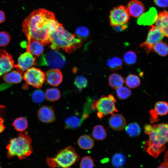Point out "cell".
I'll list each match as a JSON object with an SVG mask.
<instances>
[{
	"mask_svg": "<svg viewBox=\"0 0 168 168\" xmlns=\"http://www.w3.org/2000/svg\"><path fill=\"white\" fill-rule=\"evenodd\" d=\"M150 27L146 40L141 44L140 46L147 51H152L153 46L161 41L164 35L160 29L156 26L151 25Z\"/></svg>",
	"mask_w": 168,
	"mask_h": 168,
	"instance_id": "cell-10",
	"label": "cell"
},
{
	"mask_svg": "<svg viewBox=\"0 0 168 168\" xmlns=\"http://www.w3.org/2000/svg\"><path fill=\"white\" fill-rule=\"evenodd\" d=\"M152 128V125L149 124L146 125L144 128L145 133L149 135L151 131Z\"/></svg>",
	"mask_w": 168,
	"mask_h": 168,
	"instance_id": "cell-42",
	"label": "cell"
},
{
	"mask_svg": "<svg viewBox=\"0 0 168 168\" xmlns=\"http://www.w3.org/2000/svg\"><path fill=\"white\" fill-rule=\"evenodd\" d=\"M21 45L22 47L26 48L27 45V42L26 41L23 42L21 43Z\"/></svg>",
	"mask_w": 168,
	"mask_h": 168,
	"instance_id": "cell-47",
	"label": "cell"
},
{
	"mask_svg": "<svg viewBox=\"0 0 168 168\" xmlns=\"http://www.w3.org/2000/svg\"><path fill=\"white\" fill-rule=\"evenodd\" d=\"M36 64V58L27 51L20 55L17 64L15 65L14 68L22 73Z\"/></svg>",
	"mask_w": 168,
	"mask_h": 168,
	"instance_id": "cell-11",
	"label": "cell"
},
{
	"mask_svg": "<svg viewBox=\"0 0 168 168\" xmlns=\"http://www.w3.org/2000/svg\"><path fill=\"white\" fill-rule=\"evenodd\" d=\"M77 143L79 147L84 150L91 149L94 144L93 139L86 135L81 136L78 139Z\"/></svg>",
	"mask_w": 168,
	"mask_h": 168,
	"instance_id": "cell-22",
	"label": "cell"
},
{
	"mask_svg": "<svg viewBox=\"0 0 168 168\" xmlns=\"http://www.w3.org/2000/svg\"><path fill=\"white\" fill-rule=\"evenodd\" d=\"M22 73L17 70L10 71L4 74L3 77L4 81L9 84L18 83L22 79Z\"/></svg>",
	"mask_w": 168,
	"mask_h": 168,
	"instance_id": "cell-21",
	"label": "cell"
},
{
	"mask_svg": "<svg viewBox=\"0 0 168 168\" xmlns=\"http://www.w3.org/2000/svg\"><path fill=\"white\" fill-rule=\"evenodd\" d=\"M110 126L115 131L123 130L125 127L126 121L125 118L119 114L112 115L109 120Z\"/></svg>",
	"mask_w": 168,
	"mask_h": 168,
	"instance_id": "cell-18",
	"label": "cell"
},
{
	"mask_svg": "<svg viewBox=\"0 0 168 168\" xmlns=\"http://www.w3.org/2000/svg\"><path fill=\"white\" fill-rule=\"evenodd\" d=\"M125 83L129 88H134L139 85L140 80L138 76L135 75L130 74L127 77Z\"/></svg>",
	"mask_w": 168,
	"mask_h": 168,
	"instance_id": "cell-32",
	"label": "cell"
},
{
	"mask_svg": "<svg viewBox=\"0 0 168 168\" xmlns=\"http://www.w3.org/2000/svg\"><path fill=\"white\" fill-rule=\"evenodd\" d=\"M127 9L129 15L134 18L139 17L145 10L143 4L138 0L130 1L127 5Z\"/></svg>",
	"mask_w": 168,
	"mask_h": 168,
	"instance_id": "cell-13",
	"label": "cell"
},
{
	"mask_svg": "<svg viewBox=\"0 0 168 168\" xmlns=\"http://www.w3.org/2000/svg\"><path fill=\"white\" fill-rule=\"evenodd\" d=\"M44 45L40 42L31 39L27 40V45L26 49L27 51L33 55L39 56L44 51Z\"/></svg>",
	"mask_w": 168,
	"mask_h": 168,
	"instance_id": "cell-19",
	"label": "cell"
},
{
	"mask_svg": "<svg viewBox=\"0 0 168 168\" xmlns=\"http://www.w3.org/2000/svg\"><path fill=\"white\" fill-rule=\"evenodd\" d=\"M94 161L92 158L89 156L84 157L82 159L80 168H93Z\"/></svg>",
	"mask_w": 168,
	"mask_h": 168,
	"instance_id": "cell-37",
	"label": "cell"
},
{
	"mask_svg": "<svg viewBox=\"0 0 168 168\" xmlns=\"http://www.w3.org/2000/svg\"><path fill=\"white\" fill-rule=\"evenodd\" d=\"M153 51L161 56H165L168 54V45L165 42L161 41L153 46Z\"/></svg>",
	"mask_w": 168,
	"mask_h": 168,
	"instance_id": "cell-29",
	"label": "cell"
},
{
	"mask_svg": "<svg viewBox=\"0 0 168 168\" xmlns=\"http://www.w3.org/2000/svg\"><path fill=\"white\" fill-rule=\"evenodd\" d=\"M76 33L77 37L80 39H84L88 36L89 31L87 27L81 26L77 28L76 30Z\"/></svg>",
	"mask_w": 168,
	"mask_h": 168,
	"instance_id": "cell-38",
	"label": "cell"
},
{
	"mask_svg": "<svg viewBox=\"0 0 168 168\" xmlns=\"http://www.w3.org/2000/svg\"><path fill=\"white\" fill-rule=\"evenodd\" d=\"M1 106L0 105V108H1L2 106L1 107ZM1 118L0 117V119Z\"/></svg>",
	"mask_w": 168,
	"mask_h": 168,
	"instance_id": "cell-48",
	"label": "cell"
},
{
	"mask_svg": "<svg viewBox=\"0 0 168 168\" xmlns=\"http://www.w3.org/2000/svg\"><path fill=\"white\" fill-rule=\"evenodd\" d=\"M152 127L149 138L144 142L143 147L149 154L157 158L165 150L168 142V124H153Z\"/></svg>",
	"mask_w": 168,
	"mask_h": 168,
	"instance_id": "cell-2",
	"label": "cell"
},
{
	"mask_svg": "<svg viewBox=\"0 0 168 168\" xmlns=\"http://www.w3.org/2000/svg\"><path fill=\"white\" fill-rule=\"evenodd\" d=\"M11 37L7 32H0V46H4L7 45L10 40Z\"/></svg>",
	"mask_w": 168,
	"mask_h": 168,
	"instance_id": "cell-39",
	"label": "cell"
},
{
	"mask_svg": "<svg viewBox=\"0 0 168 168\" xmlns=\"http://www.w3.org/2000/svg\"><path fill=\"white\" fill-rule=\"evenodd\" d=\"M0 168H2V167H1L0 166Z\"/></svg>",
	"mask_w": 168,
	"mask_h": 168,
	"instance_id": "cell-49",
	"label": "cell"
},
{
	"mask_svg": "<svg viewBox=\"0 0 168 168\" xmlns=\"http://www.w3.org/2000/svg\"><path fill=\"white\" fill-rule=\"evenodd\" d=\"M82 120L76 116H72L67 118L65 120L67 128L74 129L79 127Z\"/></svg>",
	"mask_w": 168,
	"mask_h": 168,
	"instance_id": "cell-28",
	"label": "cell"
},
{
	"mask_svg": "<svg viewBox=\"0 0 168 168\" xmlns=\"http://www.w3.org/2000/svg\"><path fill=\"white\" fill-rule=\"evenodd\" d=\"M108 81L110 86L115 89L122 86L124 82L122 77L117 73H113L110 75L109 77Z\"/></svg>",
	"mask_w": 168,
	"mask_h": 168,
	"instance_id": "cell-23",
	"label": "cell"
},
{
	"mask_svg": "<svg viewBox=\"0 0 168 168\" xmlns=\"http://www.w3.org/2000/svg\"><path fill=\"white\" fill-rule=\"evenodd\" d=\"M49 40L52 49H61L69 53L80 47L82 42L81 39L76 38L74 34L68 32L62 25L50 34Z\"/></svg>",
	"mask_w": 168,
	"mask_h": 168,
	"instance_id": "cell-3",
	"label": "cell"
},
{
	"mask_svg": "<svg viewBox=\"0 0 168 168\" xmlns=\"http://www.w3.org/2000/svg\"><path fill=\"white\" fill-rule=\"evenodd\" d=\"M4 120L2 118L0 119V133L2 132L5 129V126L3 124Z\"/></svg>",
	"mask_w": 168,
	"mask_h": 168,
	"instance_id": "cell-44",
	"label": "cell"
},
{
	"mask_svg": "<svg viewBox=\"0 0 168 168\" xmlns=\"http://www.w3.org/2000/svg\"><path fill=\"white\" fill-rule=\"evenodd\" d=\"M12 126L17 131L23 132L27 128L28 122L26 118L20 117L16 118L14 120Z\"/></svg>",
	"mask_w": 168,
	"mask_h": 168,
	"instance_id": "cell-25",
	"label": "cell"
},
{
	"mask_svg": "<svg viewBox=\"0 0 168 168\" xmlns=\"http://www.w3.org/2000/svg\"><path fill=\"white\" fill-rule=\"evenodd\" d=\"M116 102V99L112 94L108 96L103 95L93 102L92 107L97 110L98 117L101 119L104 116L109 114L113 115L118 111L115 107Z\"/></svg>",
	"mask_w": 168,
	"mask_h": 168,
	"instance_id": "cell-6",
	"label": "cell"
},
{
	"mask_svg": "<svg viewBox=\"0 0 168 168\" xmlns=\"http://www.w3.org/2000/svg\"><path fill=\"white\" fill-rule=\"evenodd\" d=\"M157 168H168V165L166 162L164 161Z\"/></svg>",
	"mask_w": 168,
	"mask_h": 168,
	"instance_id": "cell-45",
	"label": "cell"
},
{
	"mask_svg": "<svg viewBox=\"0 0 168 168\" xmlns=\"http://www.w3.org/2000/svg\"><path fill=\"white\" fill-rule=\"evenodd\" d=\"M125 130L127 134L131 137H137L140 135L141 132L139 126L136 122L128 124L125 127Z\"/></svg>",
	"mask_w": 168,
	"mask_h": 168,
	"instance_id": "cell-26",
	"label": "cell"
},
{
	"mask_svg": "<svg viewBox=\"0 0 168 168\" xmlns=\"http://www.w3.org/2000/svg\"><path fill=\"white\" fill-rule=\"evenodd\" d=\"M154 3L161 7H168V0H154Z\"/></svg>",
	"mask_w": 168,
	"mask_h": 168,
	"instance_id": "cell-40",
	"label": "cell"
},
{
	"mask_svg": "<svg viewBox=\"0 0 168 168\" xmlns=\"http://www.w3.org/2000/svg\"><path fill=\"white\" fill-rule=\"evenodd\" d=\"M31 139L27 132H21L18 137L11 139L7 146V157L16 156L20 159L26 158L32 152Z\"/></svg>",
	"mask_w": 168,
	"mask_h": 168,
	"instance_id": "cell-4",
	"label": "cell"
},
{
	"mask_svg": "<svg viewBox=\"0 0 168 168\" xmlns=\"http://www.w3.org/2000/svg\"><path fill=\"white\" fill-rule=\"evenodd\" d=\"M116 93L118 98L121 100L126 99L131 95V91L129 89L122 86L116 89Z\"/></svg>",
	"mask_w": 168,
	"mask_h": 168,
	"instance_id": "cell-33",
	"label": "cell"
},
{
	"mask_svg": "<svg viewBox=\"0 0 168 168\" xmlns=\"http://www.w3.org/2000/svg\"><path fill=\"white\" fill-rule=\"evenodd\" d=\"M66 63L64 55L57 50L53 49L42 54L38 61L39 66H46L51 69H60Z\"/></svg>",
	"mask_w": 168,
	"mask_h": 168,
	"instance_id": "cell-7",
	"label": "cell"
},
{
	"mask_svg": "<svg viewBox=\"0 0 168 168\" xmlns=\"http://www.w3.org/2000/svg\"><path fill=\"white\" fill-rule=\"evenodd\" d=\"M155 23L164 35L168 38V12L164 10L159 13Z\"/></svg>",
	"mask_w": 168,
	"mask_h": 168,
	"instance_id": "cell-15",
	"label": "cell"
},
{
	"mask_svg": "<svg viewBox=\"0 0 168 168\" xmlns=\"http://www.w3.org/2000/svg\"><path fill=\"white\" fill-rule=\"evenodd\" d=\"M126 162L124 156L120 153L114 154L112 158V163L113 166L116 168H120L123 166Z\"/></svg>",
	"mask_w": 168,
	"mask_h": 168,
	"instance_id": "cell-31",
	"label": "cell"
},
{
	"mask_svg": "<svg viewBox=\"0 0 168 168\" xmlns=\"http://www.w3.org/2000/svg\"><path fill=\"white\" fill-rule=\"evenodd\" d=\"M157 16V12L156 8L151 7L148 12L144 13L139 17L137 21V23L140 25H152L155 22Z\"/></svg>",
	"mask_w": 168,
	"mask_h": 168,
	"instance_id": "cell-17",
	"label": "cell"
},
{
	"mask_svg": "<svg viewBox=\"0 0 168 168\" xmlns=\"http://www.w3.org/2000/svg\"><path fill=\"white\" fill-rule=\"evenodd\" d=\"M6 20V16L4 12L0 10V24Z\"/></svg>",
	"mask_w": 168,
	"mask_h": 168,
	"instance_id": "cell-43",
	"label": "cell"
},
{
	"mask_svg": "<svg viewBox=\"0 0 168 168\" xmlns=\"http://www.w3.org/2000/svg\"><path fill=\"white\" fill-rule=\"evenodd\" d=\"M129 16L127 8L124 6L119 5L110 11V24L114 27L127 23L129 19Z\"/></svg>",
	"mask_w": 168,
	"mask_h": 168,
	"instance_id": "cell-9",
	"label": "cell"
},
{
	"mask_svg": "<svg viewBox=\"0 0 168 168\" xmlns=\"http://www.w3.org/2000/svg\"><path fill=\"white\" fill-rule=\"evenodd\" d=\"M79 159V156L72 146L68 147L60 151L54 158H47L46 162L51 168L58 166L70 168Z\"/></svg>",
	"mask_w": 168,
	"mask_h": 168,
	"instance_id": "cell-5",
	"label": "cell"
},
{
	"mask_svg": "<svg viewBox=\"0 0 168 168\" xmlns=\"http://www.w3.org/2000/svg\"><path fill=\"white\" fill-rule=\"evenodd\" d=\"M164 161L166 162L168 165V151L165 153L164 156Z\"/></svg>",
	"mask_w": 168,
	"mask_h": 168,
	"instance_id": "cell-46",
	"label": "cell"
},
{
	"mask_svg": "<svg viewBox=\"0 0 168 168\" xmlns=\"http://www.w3.org/2000/svg\"><path fill=\"white\" fill-rule=\"evenodd\" d=\"M114 30L117 32L122 31L128 27L127 23L114 26Z\"/></svg>",
	"mask_w": 168,
	"mask_h": 168,
	"instance_id": "cell-41",
	"label": "cell"
},
{
	"mask_svg": "<svg viewBox=\"0 0 168 168\" xmlns=\"http://www.w3.org/2000/svg\"><path fill=\"white\" fill-rule=\"evenodd\" d=\"M45 79L49 85L57 86L61 83L63 80V75L59 69H51L46 72Z\"/></svg>",
	"mask_w": 168,
	"mask_h": 168,
	"instance_id": "cell-16",
	"label": "cell"
},
{
	"mask_svg": "<svg viewBox=\"0 0 168 168\" xmlns=\"http://www.w3.org/2000/svg\"><path fill=\"white\" fill-rule=\"evenodd\" d=\"M32 98V100L35 103H41L43 102L45 100V94L41 90H36L33 93Z\"/></svg>",
	"mask_w": 168,
	"mask_h": 168,
	"instance_id": "cell-34",
	"label": "cell"
},
{
	"mask_svg": "<svg viewBox=\"0 0 168 168\" xmlns=\"http://www.w3.org/2000/svg\"><path fill=\"white\" fill-rule=\"evenodd\" d=\"M152 120H155L157 115L163 116L168 113V103L164 101H159L155 104L154 109L150 112Z\"/></svg>",
	"mask_w": 168,
	"mask_h": 168,
	"instance_id": "cell-20",
	"label": "cell"
},
{
	"mask_svg": "<svg viewBox=\"0 0 168 168\" xmlns=\"http://www.w3.org/2000/svg\"><path fill=\"white\" fill-rule=\"evenodd\" d=\"M37 116L39 120L44 123L52 122L55 119V114L52 108L47 106H43L38 110Z\"/></svg>",
	"mask_w": 168,
	"mask_h": 168,
	"instance_id": "cell-14",
	"label": "cell"
},
{
	"mask_svg": "<svg viewBox=\"0 0 168 168\" xmlns=\"http://www.w3.org/2000/svg\"><path fill=\"white\" fill-rule=\"evenodd\" d=\"M137 57L136 54L133 51H129L126 53L124 56V62L128 65H132L136 62Z\"/></svg>",
	"mask_w": 168,
	"mask_h": 168,
	"instance_id": "cell-36",
	"label": "cell"
},
{
	"mask_svg": "<svg viewBox=\"0 0 168 168\" xmlns=\"http://www.w3.org/2000/svg\"><path fill=\"white\" fill-rule=\"evenodd\" d=\"M45 95L47 100L51 102H54L59 99L61 94L58 89L52 88L47 89L45 91Z\"/></svg>",
	"mask_w": 168,
	"mask_h": 168,
	"instance_id": "cell-27",
	"label": "cell"
},
{
	"mask_svg": "<svg viewBox=\"0 0 168 168\" xmlns=\"http://www.w3.org/2000/svg\"><path fill=\"white\" fill-rule=\"evenodd\" d=\"M106 135V132L102 125H98L94 127L92 130V136L94 139L98 140H102L105 138Z\"/></svg>",
	"mask_w": 168,
	"mask_h": 168,
	"instance_id": "cell-24",
	"label": "cell"
},
{
	"mask_svg": "<svg viewBox=\"0 0 168 168\" xmlns=\"http://www.w3.org/2000/svg\"><path fill=\"white\" fill-rule=\"evenodd\" d=\"M74 84L78 89L81 90L87 86V79L83 76H77L75 79Z\"/></svg>",
	"mask_w": 168,
	"mask_h": 168,
	"instance_id": "cell-35",
	"label": "cell"
},
{
	"mask_svg": "<svg viewBox=\"0 0 168 168\" xmlns=\"http://www.w3.org/2000/svg\"><path fill=\"white\" fill-rule=\"evenodd\" d=\"M12 55L4 49L0 50V77L10 71L14 67Z\"/></svg>",
	"mask_w": 168,
	"mask_h": 168,
	"instance_id": "cell-12",
	"label": "cell"
},
{
	"mask_svg": "<svg viewBox=\"0 0 168 168\" xmlns=\"http://www.w3.org/2000/svg\"><path fill=\"white\" fill-rule=\"evenodd\" d=\"M23 77L27 84L39 89L42 87L45 80L44 73L34 67L26 71Z\"/></svg>",
	"mask_w": 168,
	"mask_h": 168,
	"instance_id": "cell-8",
	"label": "cell"
},
{
	"mask_svg": "<svg viewBox=\"0 0 168 168\" xmlns=\"http://www.w3.org/2000/svg\"><path fill=\"white\" fill-rule=\"evenodd\" d=\"M62 25L53 12L40 8L34 10L25 19L22 30L27 40H35L44 45L50 44V34Z\"/></svg>",
	"mask_w": 168,
	"mask_h": 168,
	"instance_id": "cell-1",
	"label": "cell"
},
{
	"mask_svg": "<svg viewBox=\"0 0 168 168\" xmlns=\"http://www.w3.org/2000/svg\"><path fill=\"white\" fill-rule=\"evenodd\" d=\"M123 63L119 57H114L110 58L107 62V65L109 69L112 71L120 69L122 67Z\"/></svg>",
	"mask_w": 168,
	"mask_h": 168,
	"instance_id": "cell-30",
	"label": "cell"
}]
</instances>
